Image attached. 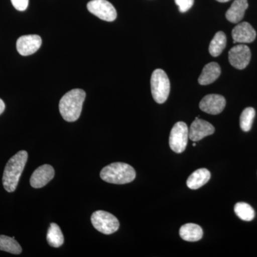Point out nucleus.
Instances as JSON below:
<instances>
[{
  "instance_id": "1",
  "label": "nucleus",
  "mask_w": 257,
  "mask_h": 257,
  "mask_svg": "<svg viewBox=\"0 0 257 257\" xmlns=\"http://www.w3.org/2000/svg\"><path fill=\"white\" fill-rule=\"evenodd\" d=\"M85 97V92L81 89H72L62 96L59 109L65 121L72 122L79 119Z\"/></svg>"
},
{
  "instance_id": "2",
  "label": "nucleus",
  "mask_w": 257,
  "mask_h": 257,
  "mask_svg": "<svg viewBox=\"0 0 257 257\" xmlns=\"http://www.w3.org/2000/svg\"><path fill=\"white\" fill-rule=\"evenodd\" d=\"M28 159V152L23 150L18 152L8 161L3 177V186L7 192H13L17 189Z\"/></svg>"
},
{
  "instance_id": "3",
  "label": "nucleus",
  "mask_w": 257,
  "mask_h": 257,
  "mask_svg": "<svg viewBox=\"0 0 257 257\" xmlns=\"http://www.w3.org/2000/svg\"><path fill=\"white\" fill-rule=\"evenodd\" d=\"M100 177L104 182L115 184H124L133 182L136 172L132 166L122 162H115L101 170Z\"/></svg>"
},
{
  "instance_id": "4",
  "label": "nucleus",
  "mask_w": 257,
  "mask_h": 257,
  "mask_svg": "<svg viewBox=\"0 0 257 257\" xmlns=\"http://www.w3.org/2000/svg\"><path fill=\"white\" fill-rule=\"evenodd\" d=\"M151 90L154 99L158 104H163L170 95V82L165 71L157 69L151 77Z\"/></svg>"
},
{
  "instance_id": "5",
  "label": "nucleus",
  "mask_w": 257,
  "mask_h": 257,
  "mask_svg": "<svg viewBox=\"0 0 257 257\" xmlns=\"http://www.w3.org/2000/svg\"><path fill=\"white\" fill-rule=\"evenodd\" d=\"M93 226L104 234L116 232L119 227V222L116 216L104 211H96L91 216Z\"/></svg>"
},
{
  "instance_id": "6",
  "label": "nucleus",
  "mask_w": 257,
  "mask_h": 257,
  "mask_svg": "<svg viewBox=\"0 0 257 257\" xmlns=\"http://www.w3.org/2000/svg\"><path fill=\"white\" fill-rule=\"evenodd\" d=\"M189 139V128L186 123L178 121L171 130L170 147L176 153H182L186 150Z\"/></svg>"
},
{
  "instance_id": "7",
  "label": "nucleus",
  "mask_w": 257,
  "mask_h": 257,
  "mask_svg": "<svg viewBox=\"0 0 257 257\" xmlns=\"http://www.w3.org/2000/svg\"><path fill=\"white\" fill-rule=\"evenodd\" d=\"M89 13L106 22L116 20V11L114 7L106 0H92L87 4Z\"/></svg>"
},
{
  "instance_id": "8",
  "label": "nucleus",
  "mask_w": 257,
  "mask_h": 257,
  "mask_svg": "<svg viewBox=\"0 0 257 257\" xmlns=\"http://www.w3.org/2000/svg\"><path fill=\"white\" fill-rule=\"evenodd\" d=\"M251 57V50L243 44L233 47L229 52L230 64L237 69L246 68L249 64Z\"/></svg>"
},
{
  "instance_id": "9",
  "label": "nucleus",
  "mask_w": 257,
  "mask_h": 257,
  "mask_svg": "<svg viewBox=\"0 0 257 257\" xmlns=\"http://www.w3.org/2000/svg\"><path fill=\"white\" fill-rule=\"evenodd\" d=\"M226 106L224 96L219 94H208L199 103L201 110L207 114L216 115L220 114Z\"/></svg>"
},
{
  "instance_id": "10",
  "label": "nucleus",
  "mask_w": 257,
  "mask_h": 257,
  "mask_svg": "<svg viewBox=\"0 0 257 257\" xmlns=\"http://www.w3.org/2000/svg\"><path fill=\"white\" fill-rule=\"evenodd\" d=\"M42 45L41 37L37 35H24L17 41V50L20 55H33Z\"/></svg>"
},
{
  "instance_id": "11",
  "label": "nucleus",
  "mask_w": 257,
  "mask_h": 257,
  "mask_svg": "<svg viewBox=\"0 0 257 257\" xmlns=\"http://www.w3.org/2000/svg\"><path fill=\"white\" fill-rule=\"evenodd\" d=\"M215 128L205 120L199 119V116L191 124L189 130V138L193 142H198L203 138L213 135Z\"/></svg>"
},
{
  "instance_id": "12",
  "label": "nucleus",
  "mask_w": 257,
  "mask_h": 257,
  "mask_svg": "<svg viewBox=\"0 0 257 257\" xmlns=\"http://www.w3.org/2000/svg\"><path fill=\"white\" fill-rule=\"evenodd\" d=\"M55 177V170L50 165L40 166L32 174L30 184L34 188H42Z\"/></svg>"
},
{
  "instance_id": "13",
  "label": "nucleus",
  "mask_w": 257,
  "mask_h": 257,
  "mask_svg": "<svg viewBox=\"0 0 257 257\" xmlns=\"http://www.w3.org/2000/svg\"><path fill=\"white\" fill-rule=\"evenodd\" d=\"M256 37V31L248 23H240L232 30V38L234 43H251L254 41Z\"/></svg>"
},
{
  "instance_id": "14",
  "label": "nucleus",
  "mask_w": 257,
  "mask_h": 257,
  "mask_svg": "<svg viewBox=\"0 0 257 257\" xmlns=\"http://www.w3.org/2000/svg\"><path fill=\"white\" fill-rule=\"evenodd\" d=\"M248 7L247 0H235L226 13V18L231 23H239Z\"/></svg>"
},
{
  "instance_id": "15",
  "label": "nucleus",
  "mask_w": 257,
  "mask_h": 257,
  "mask_svg": "<svg viewBox=\"0 0 257 257\" xmlns=\"http://www.w3.org/2000/svg\"><path fill=\"white\" fill-rule=\"evenodd\" d=\"M221 74V67L216 62H210L206 64L203 69L202 74L198 79L201 85H208L215 82Z\"/></svg>"
},
{
  "instance_id": "16",
  "label": "nucleus",
  "mask_w": 257,
  "mask_h": 257,
  "mask_svg": "<svg viewBox=\"0 0 257 257\" xmlns=\"http://www.w3.org/2000/svg\"><path fill=\"white\" fill-rule=\"evenodd\" d=\"M179 235L184 241L194 242L202 239L203 230L199 225L189 223L182 226L179 229Z\"/></svg>"
},
{
  "instance_id": "17",
  "label": "nucleus",
  "mask_w": 257,
  "mask_h": 257,
  "mask_svg": "<svg viewBox=\"0 0 257 257\" xmlns=\"http://www.w3.org/2000/svg\"><path fill=\"white\" fill-rule=\"evenodd\" d=\"M211 173L207 169H199L193 172L187 179V187L191 189H198L209 182Z\"/></svg>"
},
{
  "instance_id": "18",
  "label": "nucleus",
  "mask_w": 257,
  "mask_h": 257,
  "mask_svg": "<svg viewBox=\"0 0 257 257\" xmlns=\"http://www.w3.org/2000/svg\"><path fill=\"white\" fill-rule=\"evenodd\" d=\"M47 241L52 247H60L64 243V236L60 226L52 223L47 234Z\"/></svg>"
},
{
  "instance_id": "19",
  "label": "nucleus",
  "mask_w": 257,
  "mask_h": 257,
  "mask_svg": "<svg viewBox=\"0 0 257 257\" xmlns=\"http://www.w3.org/2000/svg\"><path fill=\"white\" fill-rule=\"evenodd\" d=\"M226 45V35L223 32H218L209 45V53L213 57H218L224 50Z\"/></svg>"
},
{
  "instance_id": "20",
  "label": "nucleus",
  "mask_w": 257,
  "mask_h": 257,
  "mask_svg": "<svg viewBox=\"0 0 257 257\" xmlns=\"http://www.w3.org/2000/svg\"><path fill=\"white\" fill-rule=\"evenodd\" d=\"M0 250L13 254H20L23 251L21 246L14 237L5 235H0Z\"/></svg>"
},
{
  "instance_id": "21",
  "label": "nucleus",
  "mask_w": 257,
  "mask_h": 257,
  "mask_svg": "<svg viewBox=\"0 0 257 257\" xmlns=\"http://www.w3.org/2000/svg\"><path fill=\"white\" fill-rule=\"evenodd\" d=\"M234 212L241 220L250 221L253 220L255 216L254 210L247 203H236L234 206Z\"/></svg>"
},
{
  "instance_id": "22",
  "label": "nucleus",
  "mask_w": 257,
  "mask_h": 257,
  "mask_svg": "<svg viewBox=\"0 0 257 257\" xmlns=\"http://www.w3.org/2000/svg\"><path fill=\"white\" fill-rule=\"evenodd\" d=\"M256 111L252 107H247L244 109L240 116V127L243 132H248L252 126Z\"/></svg>"
},
{
  "instance_id": "23",
  "label": "nucleus",
  "mask_w": 257,
  "mask_h": 257,
  "mask_svg": "<svg viewBox=\"0 0 257 257\" xmlns=\"http://www.w3.org/2000/svg\"><path fill=\"white\" fill-rule=\"evenodd\" d=\"M175 2L178 6L179 12L184 13L192 8L194 0H175Z\"/></svg>"
},
{
  "instance_id": "24",
  "label": "nucleus",
  "mask_w": 257,
  "mask_h": 257,
  "mask_svg": "<svg viewBox=\"0 0 257 257\" xmlns=\"http://www.w3.org/2000/svg\"><path fill=\"white\" fill-rule=\"evenodd\" d=\"M11 2L15 9L20 12L26 10L29 5V0H11Z\"/></svg>"
},
{
  "instance_id": "25",
  "label": "nucleus",
  "mask_w": 257,
  "mask_h": 257,
  "mask_svg": "<svg viewBox=\"0 0 257 257\" xmlns=\"http://www.w3.org/2000/svg\"><path fill=\"white\" fill-rule=\"evenodd\" d=\"M5 104L3 100L0 99V114H3V111H5Z\"/></svg>"
},
{
  "instance_id": "26",
  "label": "nucleus",
  "mask_w": 257,
  "mask_h": 257,
  "mask_svg": "<svg viewBox=\"0 0 257 257\" xmlns=\"http://www.w3.org/2000/svg\"><path fill=\"white\" fill-rule=\"evenodd\" d=\"M217 2H219V3H227V2L230 1V0H216Z\"/></svg>"
},
{
  "instance_id": "27",
  "label": "nucleus",
  "mask_w": 257,
  "mask_h": 257,
  "mask_svg": "<svg viewBox=\"0 0 257 257\" xmlns=\"http://www.w3.org/2000/svg\"><path fill=\"white\" fill-rule=\"evenodd\" d=\"M196 145H196V143H194V144H193V146L195 147V146H196Z\"/></svg>"
}]
</instances>
